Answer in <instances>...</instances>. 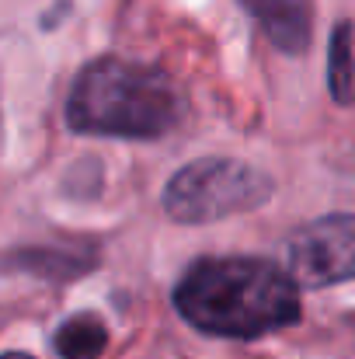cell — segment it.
<instances>
[{
    "mask_svg": "<svg viewBox=\"0 0 355 359\" xmlns=\"http://www.w3.org/2000/svg\"><path fill=\"white\" fill-rule=\"evenodd\" d=\"M174 311L220 339H261L300 321V283L265 258H199L174 286Z\"/></svg>",
    "mask_w": 355,
    "mask_h": 359,
    "instance_id": "cell-1",
    "label": "cell"
},
{
    "mask_svg": "<svg viewBox=\"0 0 355 359\" xmlns=\"http://www.w3.org/2000/svg\"><path fill=\"white\" fill-rule=\"evenodd\" d=\"M181 119L174 84L146 63L102 56L81 67L67 95V126L84 136L157 140Z\"/></svg>",
    "mask_w": 355,
    "mask_h": 359,
    "instance_id": "cell-2",
    "label": "cell"
},
{
    "mask_svg": "<svg viewBox=\"0 0 355 359\" xmlns=\"http://www.w3.org/2000/svg\"><path fill=\"white\" fill-rule=\"evenodd\" d=\"M0 359H35V356H28V353H4Z\"/></svg>",
    "mask_w": 355,
    "mask_h": 359,
    "instance_id": "cell-8",
    "label": "cell"
},
{
    "mask_svg": "<svg viewBox=\"0 0 355 359\" xmlns=\"http://www.w3.org/2000/svg\"><path fill=\"white\" fill-rule=\"evenodd\" d=\"M328 91L338 105H355V46L352 25L338 21L328 49Z\"/></svg>",
    "mask_w": 355,
    "mask_h": 359,
    "instance_id": "cell-7",
    "label": "cell"
},
{
    "mask_svg": "<svg viewBox=\"0 0 355 359\" xmlns=\"http://www.w3.org/2000/svg\"><path fill=\"white\" fill-rule=\"evenodd\" d=\"M258 25L265 28V35L272 39V46L286 56H300L310 49L314 39V0H240Z\"/></svg>",
    "mask_w": 355,
    "mask_h": 359,
    "instance_id": "cell-5",
    "label": "cell"
},
{
    "mask_svg": "<svg viewBox=\"0 0 355 359\" xmlns=\"http://www.w3.org/2000/svg\"><path fill=\"white\" fill-rule=\"evenodd\" d=\"M53 346L60 359H102L109 346V328L98 314H74L56 328Z\"/></svg>",
    "mask_w": 355,
    "mask_h": 359,
    "instance_id": "cell-6",
    "label": "cell"
},
{
    "mask_svg": "<svg viewBox=\"0 0 355 359\" xmlns=\"http://www.w3.org/2000/svg\"><path fill=\"white\" fill-rule=\"evenodd\" d=\"M289 272L303 290L355 279V213H328L300 227L289 241Z\"/></svg>",
    "mask_w": 355,
    "mask_h": 359,
    "instance_id": "cell-4",
    "label": "cell"
},
{
    "mask_svg": "<svg viewBox=\"0 0 355 359\" xmlns=\"http://www.w3.org/2000/svg\"><path fill=\"white\" fill-rule=\"evenodd\" d=\"M275 192L272 175L237 157H202L174 171L160 206L174 224H216L265 206Z\"/></svg>",
    "mask_w": 355,
    "mask_h": 359,
    "instance_id": "cell-3",
    "label": "cell"
}]
</instances>
